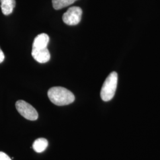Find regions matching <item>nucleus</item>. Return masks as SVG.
I'll list each match as a JSON object with an SVG mask.
<instances>
[{
	"mask_svg": "<svg viewBox=\"0 0 160 160\" xmlns=\"http://www.w3.org/2000/svg\"><path fill=\"white\" fill-rule=\"evenodd\" d=\"M78 0H52V6L54 9L60 10L74 4Z\"/></svg>",
	"mask_w": 160,
	"mask_h": 160,
	"instance_id": "1a4fd4ad",
	"label": "nucleus"
},
{
	"mask_svg": "<svg viewBox=\"0 0 160 160\" xmlns=\"http://www.w3.org/2000/svg\"><path fill=\"white\" fill-rule=\"evenodd\" d=\"M118 76L116 72H111L103 83L100 96L104 102H109L114 96L118 86Z\"/></svg>",
	"mask_w": 160,
	"mask_h": 160,
	"instance_id": "f03ea898",
	"label": "nucleus"
},
{
	"mask_svg": "<svg viewBox=\"0 0 160 160\" xmlns=\"http://www.w3.org/2000/svg\"><path fill=\"white\" fill-rule=\"evenodd\" d=\"M1 8L2 13L8 16L12 14L16 6L15 0H0Z\"/></svg>",
	"mask_w": 160,
	"mask_h": 160,
	"instance_id": "0eeeda50",
	"label": "nucleus"
},
{
	"mask_svg": "<svg viewBox=\"0 0 160 160\" xmlns=\"http://www.w3.org/2000/svg\"><path fill=\"white\" fill-rule=\"evenodd\" d=\"M48 96L52 103L59 106L68 105L75 100L74 94L62 87H54L50 88L48 92Z\"/></svg>",
	"mask_w": 160,
	"mask_h": 160,
	"instance_id": "f257e3e1",
	"label": "nucleus"
},
{
	"mask_svg": "<svg viewBox=\"0 0 160 160\" xmlns=\"http://www.w3.org/2000/svg\"><path fill=\"white\" fill-rule=\"evenodd\" d=\"M32 55L37 62L41 63L48 62L51 58V54L48 48L40 50L32 49Z\"/></svg>",
	"mask_w": 160,
	"mask_h": 160,
	"instance_id": "39448f33",
	"label": "nucleus"
},
{
	"mask_svg": "<svg viewBox=\"0 0 160 160\" xmlns=\"http://www.w3.org/2000/svg\"><path fill=\"white\" fill-rule=\"evenodd\" d=\"M16 108L18 112L28 120H37L38 113L36 109L29 103L24 100H18L16 103Z\"/></svg>",
	"mask_w": 160,
	"mask_h": 160,
	"instance_id": "7ed1b4c3",
	"label": "nucleus"
},
{
	"mask_svg": "<svg viewBox=\"0 0 160 160\" xmlns=\"http://www.w3.org/2000/svg\"><path fill=\"white\" fill-rule=\"evenodd\" d=\"M49 42V37L46 33H41L38 35L33 43L32 49H45L47 48Z\"/></svg>",
	"mask_w": 160,
	"mask_h": 160,
	"instance_id": "423d86ee",
	"label": "nucleus"
},
{
	"mask_svg": "<svg viewBox=\"0 0 160 160\" xmlns=\"http://www.w3.org/2000/svg\"><path fill=\"white\" fill-rule=\"evenodd\" d=\"M0 160H12L11 158L6 153L0 151Z\"/></svg>",
	"mask_w": 160,
	"mask_h": 160,
	"instance_id": "9d476101",
	"label": "nucleus"
},
{
	"mask_svg": "<svg viewBox=\"0 0 160 160\" xmlns=\"http://www.w3.org/2000/svg\"><path fill=\"white\" fill-rule=\"evenodd\" d=\"M82 14V10L79 7H72L63 14L64 23L69 26H75L80 23Z\"/></svg>",
	"mask_w": 160,
	"mask_h": 160,
	"instance_id": "20e7f679",
	"label": "nucleus"
},
{
	"mask_svg": "<svg viewBox=\"0 0 160 160\" xmlns=\"http://www.w3.org/2000/svg\"><path fill=\"white\" fill-rule=\"evenodd\" d=\"M48 146V141L45 138H40L36 141L33 143L32 148L36 152L40 153L43 152Z\"/></svg>",
	"mask_w": 160,
	"mask_h": 160,
	"instance_id": "6e6552de",
	"label": "nucleus"
},
{
	"mask_svg": "<svg viewBox=\"0 0 160 160\" xmlns=\"http://www.w3.org/2000/svg\"><path fill=\"white\" fill-rule=\"evenodd\" d=\"M4 58H5L4 54L2 51V50L1 49V48H0V63H2V62L4 61Z\"/></svg>",
	"mask_w": 160,
	"mask_h": 160,
	"instance_id": "9b49d317",
	"label": "nucleus"
}]
</instances>
